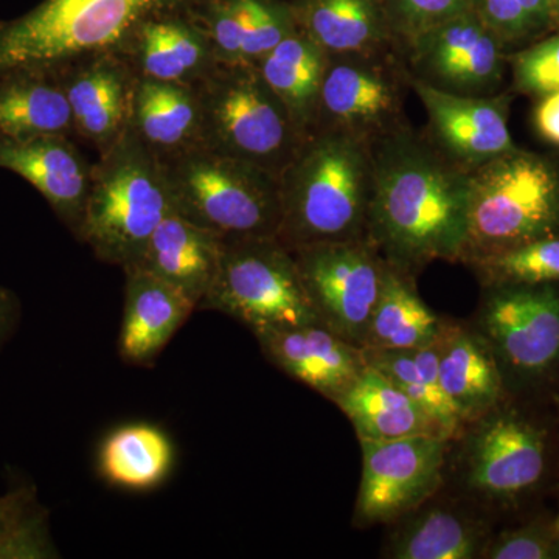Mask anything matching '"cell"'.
I'll return each instance as SVG.
<instances>
[{"instance_id": "obj_1", "label": "cell", "mask_w": 559, "mask_h": 559, "mask_svg": "<svg viewBox=\"0 0 559 559\" xmlns=\"http://www.w3.org/2000/svg\"><path fill=\"white\" fill-rule=\"evenodd\" d=\"M469 170L407 128L373 143L369 240L412 274L462 260L468 237Z\"/></svg>"}, {"instance_id": "obj_2", "label": "cell", "mask_w": 559, "mask_h": 559, "mask_svg": "<svg viewBox=\"0 0 559 559\" xmlns=\"http://www.w3.org/2000/svg\"><path fill=\"white\" fill-rule=\"evenodd\" d=\"M278 240L289 249L369 240L373 143L348 132L312 131L280 176Z\"/></svg>"}, {"instance_id": "obj_3", "label": "cell", "mask_w": 559, "mask_h": 559, "mask_svg": "<svg viewBox=\"0 0 559 559\" xmlns=\"http://www.w3.org/2000/svg\"><path fill=\"white\" fill-rule=\"evenodd\" d=\"M173 210L164 162L128 128L94 165L76 240L121 270L139 263L151 235Z\"/></svg>"}, {"instance_id": "obj_4", "label": "cell", "mask_w": 559, "mask_h": 559, "mask_svg": "<svg viewBox=\"0 0 559 559\" xmlns=\"http://www.w3.org/2000/svg\"><path fill=\"white\" fill-rule=\"evenodd\" d=\"M559 235V167L513 150L469 171L468 237L462 261L487 259Z\"/></svg>"}, {"instance_id": "obj_5", "label": "cell", "mask_w": 559, "mask_h": 559, "mask_svg": "<svg viewBox=\"0 0 559 559\" xmlns=\"http://www.w3.org/2000/svg\"><path fill=\"white\" fill-rule=\"evenodd\" d=\"M164 165L173 210L183 218L223 238L278 237L277 176L207 146Z\"/></svg>"}, {"instance_id": "obj_6", "label": "cell", "mask_w": 559, "mask_h": 559, "mask_svg": "<svg viewBox=\"0 0 559 559\" xmlns=\"http://www.w3.org/2000/svg\"><path fill=\"white\" fill-rule=\"evenodd\" d=\"M204 145L282 176L305 135L255 66L218 64L197 84Z\"/></svg>"}, {"instance_id": "obj_7", "label": "cell", "mask_w": 559, "mask_h": 559, "mask_svg": "<svg viewBox=\"0 0 559 559\" xmlns=\"http://www.w3.org/2000/svg\"><path fill=\"white\" fill-rule=\"evenodd\" d=\"M182 0H44L31 13L0 22V72L25 64H62L117 51L148 17Z\"/></svg>"}, {"instance_id": "obj_8", "label": "cell", "mask_w": 559, "mask_h": 559, "mask_svg": "<svg viewBox=\"0 0 559 559\" xmlns=\"http://www.w3.org/2000/svg\"><path fill=\"white\" fill-rule=\"evenodd\" d=\"M201 311H218L253 334L319 322L293 250L277 237L224 238L218 275Z\"/></svg>"}, {"instance_id": "obj_9", "label": "cell", "mask_w": 559, "mask_h": 559, "mask_svg": "<svg viewBox=\"0 0 559 559\" xmlns=\"http://www.w3.org/2000/svg\"><path fill=\"white\" fill-rule=\"evenodd\" d=\"M476 330L492 349L507 390L559 377V283L488 285Z\"/></svg>"}, {"instance_id": "obj_10", "label": "cell", "mask_w": 559, "mask_h": 559, "mask_svg": "<svg viewBox=\"0 0 559 559\" xmlns=\"http://www.w3.org/2000/svg\"><path fill=\"white\" fill-rule=\"evenodd\" d=\"M290 250L319 322L362 348L385 270L373 242H316Z\"/></svg>"}, {"instance_id": "obj_11", "label": "cell", "mask_w": 559, "mask_h": 559, "mask_svg": "<svg viewBox=\"0 0 559 559\" xmlns=\"http://www.w3.org/2000/svg\"><path fill=\"white\" fill-rule=\"evenodd\" d=\"M450 441L437 433L359 441L362 476L356 499V524H392L432 499L443 480Z\"/></svg>"}, {"instance_id": "obj_12", "label": "cell", "mask_w": 559, "mask_h": 559, "mask_svg": "<svg viewBox=\"0 0 559 559\" xmlns=\"http://www.w3.org/2000/svg\"><path fill=\"white\" fill-rule=\"evenodd\" d=\"M473 425L462 463L471 491L492 502H513L543 480L546 430L503 403Z\"/></svg>"}, {"instance_id": "obj_13", "label": "cell", "mask_w": 559, "mask_h": 559, "mask_svg": "<svg viewBox=\"0 0 559 559\" xmlns=\"http://www.w3.org/2000/svg\"><path fill=\"white\" fill-rule=\"evenodd\" d=\"M503 40L476 11L443 22L407 44L414 79L460 95H492L506 72Z\"/></svg>"}, {"instance_id": "obj_14", "label": "cell", "mask_w": 559, "mask_h": 559, "mask_svg": "<svg viewBox=\"0 0 559 559\" xmlns=\"http://www.w3.org/2000/svg\"><path fill=\"white\" fill-rule=\"evenodd\" d=\"M380 57H330L316 130L348 132L374 143L403 128L400 76Z\"/></svg>"}, {"instance_id": "obj_15", "label": "cell", "mask_w": 559, "mask_h": 559, "mask_svg": "<svg viewBox=\"0 0 559 559\" xmlns=\"http://www.w3.org/2000/svg\"><path fill=\"white\" fill-rule=\"evenodd\" d=\"M409 84L428 112L430 142L466 170L516 150L509 128V98L460 95L411 76Z\"/></svg>"}, {"instance_id": "obj_16", "label": "cell", "mask_w": 559, "mask_h": 559, "mask_svg": "<svg viewBox=\"0 0 559 559\" xmlns=\"http://www.w3.org/2000/svg\"><path fill=\"white\" fill-rule=\"evenodd\" d=\"M60 66L76 138L98 154L108 151L130 128L138 76L116 51L90 55Z\"/></svg>"}, {"instance_id": "obj_17", "label": "cell", "mask_w": 559, "mask_h": 559, "mask_svg": "<svg viewBox=\"0 0 559 559\" xmlns=\"http://www.w3.org/2000/svg\"><path fill=\"white\" fill-rule=\"evenodd\" d=\"M138 79L198 84L219 64L186 0L150 14L116 51Z\"/></svg>"}, {"instance_id": "obj_18", "label": "cell", "mask_w": 559, "mask_h": 559, "mask_svg": "<svg viewBox=\"0 0 559 559\" xmlns=\"http://www.w3.org/2000/svg\"><path fill=\"white\" fill-rule=\"evenodd\" d=\"M0 168L32 183L58 219L79 237L94 165L81 154L73 138L13 139L0 134Z\"/></svg>"}, {"instance_id": "obj_19", "label": "cell", "mask_w": 559, "mask_h": 559, "mask_svg": "<svg viewBox=\"0 0 559 559\" xmlns=\"http://www.w3.org/2000/svg\"><path fill=\"white\" fill-rule=\"evenodd\" d=\"M253 336L277 369L333 403L367 367L362 348L342 340L320 322L260 331Z\"/></svg>"}, {"instance_id": "obj_20", "label": "cell", "mask_w": 559, "mask_h": 559, "mask_svg": "<svg viewBox=\"0 0 559 559\" xmlns=\"http://www.w3.org/2000/svg\"><path fill=\"white\" fill-rule=\"evenodd\" d=\"M123 272L120 356L131 366H151L197 311V305L140 264L123 267Z\"/></svg>"}, {"instance_id": "obj_21", "label": "cell", "mask_w": 559, "mask_h": 559, "mask_svg": "<svg viewBox=\"0 0 559 559\" xmlns=\"http://www.w3.org/2000/svg\"><path fill=\"white\" fill-rule=\"evenodd\" d=\"M433 347L441 385L465 425L503 403L509 390L498 360L479 331L447 320Z\"/></svg>"}, {"instance_id": "obj_22", "label": "cell", "mask_w": 559, "mask_h": 559, "mask_svg": "<svg viewBox=\"0 0 559 559\" xmlns=\"http://www.w3.org/2000/svg\"><path fill=\"white\" fill-rule=\"evenodd\" d=\"M0 134L76 138L60 66L25 62L0 72Z\"/></svg>"}, {"instance_id": "obj_23", "label": "cell", "mask_w": 559, "mask_h": 559, "mask_svg": "<svg viewBox=\"0 0 559 559\" xmlns=\"http://www.w3.org/2000/svg\"><path fill=\"white\" fill-rule=\"evenodd\" d=\"M224 238L171 210L143 250L140 266L170 283L200 308L218 275Z\"/></svg>"}, {"instance_id": "obj_24", "label": "cell", "mask_w": 559, "mask_h": 559, "mask_svg": "<svg viewBox=\"0 0 559 559\" xmlns=\"http://www.w3.org/2000/svg\"><path fill=\"white\" fill-rule=\"evenodd\" d=\"M130 130L162 162L205 146L197 84L139 79Z\"/></svg>"}, {"instance_id": "obj_25", "label": "cell", "mask_w": 559, "mask_h": 559, "mask_svg": "<svg viewBox=\"0 0 559 559\" xmlns=\"http://www.w3.org/2000/svg\"><path fill=\"white\" fill-rule=\"evenodd\" d=\"M297 28L331 58L377 57L393 38L381 0H294Z\"/></svg>"}, {"instance_id": "obj_26", "label": "cell", "mask_w": 559, "mask_h": 559, "mask_svg": "<svg viewBox=\"0 0 559 559\" xmlns=\"http://www.w3.org/2000/svg\"><path fill=\"white\" fill-rule=\"evenodd\" d=\"M334 404L349 419L359 441H388L425 433L443 436L418 404L369 364Z\"/></svg>"}, {"instance_id": "obj_27", "label": "cell", "mask_w": 559, "mask_h": 559, "mask_svg": "<svg viewBox=\"0 0 559 559\" xmlns=\"http://www.w3.org/2000/svg\"><path fill=\"white\" fill-rule=\"evenodd\" d=\"M428 502L401 518L385 550L389 558L474 559L484 555L489 539L479 520L457 507Z\"/></svg>"}, {"instance_id": "obj_28", "label": "cell", "mask_w": 559, "mask_h": 559, "mask_svg": "<svg viewBox=\"0 0 559 559\" xmlns=\"http://www.w3.org/2000/svg\"><path fill=\"white\" fill-rule=\"evenodd\" d=\"M329 64V55L300 28L255 64L305 135L318 124L320 91Z\"/></svg>"}, {"instance_id": "obj_29", "label": "cell", "mask_w": 559, "mask_h": 559, "mask_svg": "<svg viewBox=\"0 0 559 559\" xmlns=\"http://www.w3.org/2000/svg\"><path fill=\"white\" fill-rule=\"evenodd\" d=\"M447 320L418 296L411 274L385 261L381 293L362 348L415 349L439 340Z\"/></svg>"}, {"instance_id": "obj_30", "label": "cell", "mask_w": 559, "mask_h": 559, "mask_svg": "<svg viewBox=\"0 0 559 559\" xmlns=\"http://www.w3.org/2000/svg\"><path fill=\"white\" fill-rule=\"evenodd\" d=\"M175 447L164 430L146 423L121 426L103 441L98 469L114 487L148 491L167 479Z\"/></svg>"}, {"instance_id": "obj_31", "label": "cell", "mask_w": 559, "mask_h": 559, "mask_svg": "<svg viewBox=\"0 0 559 559\" xmlns=\"http://www.w3.org/2000/svg\"><path fill=\"white\" fill-rule=\"evenodd\" d=\"M362 349L367 364L395 382L432 418L444 437L452 440L465 428V423L441 385L433 344L415 349Z\"/></svg>"}, {"instance_id": "obj_32", "label": "cell", "mask_w": 559, "mask_h": 559, "mask_svg": "<svg viewBox=\"0 0 559 559\" xmlns=\"http://www.w3.org/2000/svg\"><path fill=\"white\" fill-rule=\"evenodd\" d=\"M488 285L559 283V235L469 263Z\"/></svg>"}, {"instance_id": "obj_33", "label": "cell", "mask_w": 559, "mask_h": 559, "mask_svg": "<svg viewBox=\"0 0 559 559\" xmlns=\"http://www.w3.org/2000/svg\"><path fill=\"white\" fill-rule=\"evenodd\" d=\"M245 16L240 64H259L272 49L297 31L289 3L278 0H241Z\"/></svg>"}, {"instance_id": "obj_34", "label": "cell", "mask_w": 559, "mask_h": 559, "mask_svg": "<svg viewBox=\"0 0 559 559\" xmlns=\"http://www.w3.org/2000/svg\"><path fill=\"white\" fill-rule=\"evenodd\" d=\"M393 38L409 44L430 28L474 10V0H385Z\"/></svg>"}, {"instance_id": "obj_35", "label": "cell", "mask_w": 559, "mask_h": 559, "mask_svg": "<svg viewBox=\"0 0 559 559\" xmlns=\"http://www.w3.org/2000/svg\"><path fill=\"white\" fill-rule=\"evenodd\" d=\"M514 86L522 94L543 95L559 91V32L511 57Z\"/></svg>"}, {"instance_id": "obj_36", "label": "cell", "mask_w": 559, "mask_h": 559, "mask_svg": "<svg viewBox=\"0 0 559 559\" xmlns=\"http://www.w3.org/2000/svg\"><path fill=\"white\" fill-rule=\"evenodd\" d=\"M484 558L559 559V538L554 522L533 521L489 539Z\"/></svg>"}, {"instance_id": "obj_37", "label": "cell", "mask_w": 559, "mask_h": 559, "mask_svg": "<svg viewBox=\"0 0 559 559\" xmlns=\"http://www.w3.org/2000/svg\"><path fill=\"white\" fill-rule=\"evenodd\" d=\"M474 11L503 44L536 35L520 0H474Z\"/></svg>"}, {"instance_id": "obj_38", "label": "cell", "mask_w": 559, "mask_h": 559, "mask_svg": "<svg viewBox=\"0 0 559 559\" xmlns=\"http://www.w3.org/2000/svg\"><path fill=\"white\" fill-rule=\"evenodd\" d=\"M33 487H21L0 496V555L21 522L38 506Z\"/></svg>"}, {"instance_id": "obj_39", "label": "cell", "mask_w": 559, "mask_h": 559, "mask_svg": "<svg viewBox=\"0 0 559 559\" xmlns=\"http://www.w3.org/2000/svg\"><path fill=\"white\" fill-rule=\"evenodd\" d=\"M535 127L540 138L559 148V91L539 97L535 109Z\"/></svg>"}, {"instance_id": "obj_40", "label": "cell", "mask_w": 559, "mask_h": 559, "mask_svg": "<svg viewBox=\"0 0 559 559\" xmlns=\"http://www.w3.org/2000/svg\"><path fill=\"white\" fill-rule=\"evenodd\" d=\"M20 322V299L13 290L0 286V348L11 340Z\"/></svg>"}, {"instance_id": "obj_41", "label": "cell", "mask_w": 559, "mask_h": 559, "mask_svg": "<svg viewBox=\"0 0 559 559\" xmlns=\"http://www.w3.org/2000/svg\"><path fill=\"white\" fill-rule=\"evenodd\" d=\"M522 9L527 13L536 33L546 31L555 21H558L554 0H520Z\"/></svg>"}, {"instance_id": "obj_42", "label": "cell", "mask_w": 559, "mask_h": 559, "mask_svg": "<svg viewBox=\"0 0 559 559\" xmlns=\"http://www.w3.org/2000/svg\"><path fill=\"white\" fill-rule=\"evenodd\" d=\"M554 527H555V532H557V535L559 538V513H558L557 520L554 521Z\"/></svg>"}, {"instance_id": "obj_43", "label": "cell", "mask_w": 559, "mask_h": 559, "mask_svg": "<svg viewBox=\"0 0 559 559\" xmlns=\"http://www.w3.org/2000/svg\"><path fill=\"white\" fill-rule=\"evenodd\" d=\"M555 3V10H557L558 20H559V0H554Z\"/></svg>"}, {"instance_id": "obj_44", "label": "cell", "mask_w": 559, "mask_h": 559, "mask_svg": "<svg viewBox=\"0 0 559 559\" xmlns=\"http://www.w3.org/2000/svg\"><path fill=\"white\" fill-rule=\"evenodd\" d=\"M558 407H559V400H558Z\"/></svg>"}]
</instances>
